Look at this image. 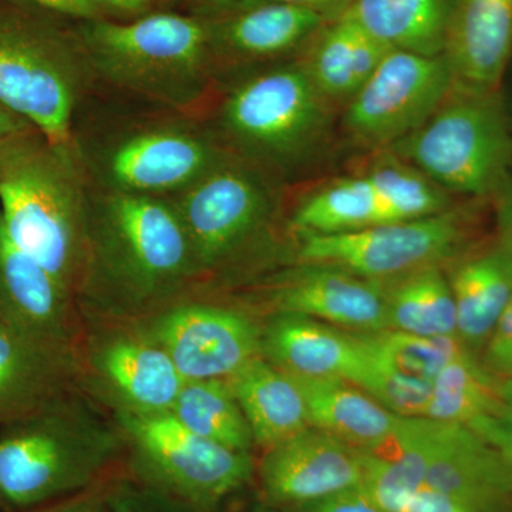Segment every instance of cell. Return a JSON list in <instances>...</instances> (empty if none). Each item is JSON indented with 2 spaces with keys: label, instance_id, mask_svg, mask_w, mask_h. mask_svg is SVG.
<instances>
[{
  "label": "cell",
  "instance_id": "8992f818",
  "mask_svg": "<svg viewBox=\"0 0 512 512\" xmlns=\"http://www.w3.org/2000/svg\"><path fill=\"white\" fill-rule=\"evenodd\" d=\"M392 147L444 191L487 197L508 184L512 138L498 90L453 86L440 109Z\"/></svg>",
  "mask_w": 512,
  "mask_h": 512
},
{
  "label": "cell",
  "instance_id": "ffe728a7",
  "mask_svg": "<svg viewBox=\"0 0 512 512\" xmlns=\"http://www.w3.org/2000/svg\"><path fill=\"white\" fill-rule=\"evenodd\" d=\"M444 57L454 86L498 90L512 57V0H454Z\"/></svg>",
  "mask_w": 512,
  "mask_h": 512
},
{
  "label": "cell",
  "instance_id": "f35d334b",
  "mask_svg": "<svg viewBox=\"0 0 512 512\" xmlns=\"http://www.w3.org/2000/svg\"><path fill=\"white\" fill-rule=\"evenodd\" d=\"M170 2L183 9L185 15L202 20H217L252 8L265 0H170Z\"/></svg>",
  "mask_w": 512,
  "mask_h": 512
},
{
  "label": "cell",
  "instance_id": "b9f144b4",
  "mask_svg": "<svg viewBox=\"0 0 512 512\" xmlns=\"http://www.w3.org/2000/svg\"><path fill=\"white\" fill-rule=\"evenodd\" d=\"M160 0H93L101 18H141L148 15Z\"/></svg>",
  "mask_w": 512,
  "mask_h": 512
},
{
  "label": "cell",
  "instance_id": "ee69618b",
  "mask_svg": "<svg viewBox=\"0 0 512 512\" xmlns=\"http://www.w3.org/2000/svg\"><path fill=\"white\" fill-rule=\"evenodd\" d=\"M498 195H500V211H498L501 232L500 247L512 259V184L510 181L503 190L498 192Z\"/></svg>",
  "mask_w": 512,
  "mask_h": 512
},
{
  "label": "cell",
  "instance_id": "3957f363",
  "mask_svg": "<svg viewBox=\"0 0 512 512\" xmlns=\"http://www.w3.org/2000/svg\"><path fill=\"white\" fill-rule=\"evenodd\" d=\"M123 433L79 394L0 427V497L20 510L90 490L119 456Z\"/></svg>",
  "mask_w": 512,
  "mask_h": 512
},
{
  "label": "cell",
  "instance_id": "5b68a950",
  "mask_svg": "<svg viewBox=\"0 0 512 512\" xmlns=\"http://www.w3.org/2000/svg\"><path fill=\"white\" fill-rule=\"evenodd\" d=\"M55 13L0 0V103L50 141L72 146L73 114L89 66Z\"/></svg>",
  "mask_w": 512,
  "mask_h": 512
},
{
  "label": "cell",
  "instance_id": "f1b7e54d",
  "mask_svg": "<svg viewBox=\"0 0 512 512\" xmlns=\"http://www.w3.org/2000/svg\"><path fill=\"white\" fill-rule=\"evenodd\" d=\"M383 285L389 329L419 336H457L456 302L439 265Z\"/></svg>",
  "mask_w": 512,
  "mask_h": 512
},
{
  "label": "cell",
  "instance_id": "d6a6232c",
  "mask_svg": "<svg viewBox=\"0 0 512 512\" xmlns=\"http://www.w3.org/2000/svg\"><path fill=\"white\" fill-rule=\"evenodd\" d=\"M359 362L349 383L360 387L390 412L400 417H424L429 404L431 383L410 379L384 365L360 339Z\"/></svg>",
  "mask_w": 512,
  "mask_h": 512
},
{
  "label": "cell",
  "instance_id": "603a6c76",
  "mask_svg": "<svg viewBox=\"0 0 512 512\" xmlns=\"http://www.w3.org/2000/svg\"><path fill=\"white\" fill-rule=\"evenodd\" d=\"M251 427L254 441L268 450L309 429L301 386L264 356L227 380Z\"/></svg>",
  "mask_w": 512,
  "mask_h": 512
},
{
  "label": "cell",
  "instance_id": "6da1fadb",
  "mask_svg": "<svg viewBox=\"0 0 512 512\" xmlns=\"http://www.w3.org/2000/svg\"><path fill=\"white\" fill-rule=\"evenodd\" d=\"M197 274L173 202L110 190L89 202V251L82 291L116 316L147 313ZM89 296V298H90Z\"/></svg>",
  "mask_w": 512,
  "mask_h": 512
},
{
  "label": "cell",
  "instance_id": "8fae6325",
  "mask_svg": "<svg viewBox=\"0 0 512 512\" xmlns=\"http://www.w3.org/2000/svg\"><path fill=\"white\" fill-rule=\"evenodd\" d=\"M197 274L228 261L268 220L271 202L262 184L237 165H215L173 201Z\"/></svg>",
  "mask_w": 512,
  "mask_h": 512
},
{
  "label": "cell",
  "instance_id": "e575fe53",
  "mask_svg": "<svg viewBox=\"0 0 512 512\" xmlns=\"http://www.w3.org/2000/svg\"><path fill=\"white\" fill-rule=\"evenodd\" d=\"M402 512H503L487 505L458 497V495L444 493L434 488L420 487L416 493L410 495L404 504Z\"/></svg>",
  "mask_w": 512,
  "mask_h": 512
},
{
  "label": "cell",
  "instance_id": "7c38bea8",
  "mask_svg": "<svg viewBox=\"0 0 512 512\" xmlns=\"http://www.w3.org/2000/svg\"><path fill=\"white\" fill-rule=\"evenodd\" d=\"M89 393L116 414L170 413L187 380L173 360L141 328L111 329L80 352Z\"/></svg>",
  "mask_w": 512,
  "mask_h": 512
},
{
  "label": "cell",
  "instance_id": "bcb514c9",
  "mask_svg": "<svg viewBox=\"0 0 512 512\" xmlns=\"http://www.w3.org/2000/svg\"><path fill=\"white\" fill-rule=\"evenodd\" d=\"M0 498H2V497H0Z\"/></svg>",
  "mask_w": 512,
  "mask_h": 512
},
{
  "label": "cell",
  "instance_id": "f6af8a7d",
  "mask_svg": "<svg viewBox=\"0 0 512 512\" xmlns=\"http://www.w3.org/2000/svg\"><path fill=\"white\" fill-rule=\"evenodd\" d=\"M30 128L35 127L18 114L13 113L5 104L0 103V144L9 140L10 137L16 136V134L30 130Z\"/></svg>",
  "mask_w": 512,
  "mask_h": 512
},
{
  "label": "cell",
  "instance_id": "7bdbcfd3",
  "mask_svg": "<svg viewBox=\"0 0 512 512\" xmlns=\"http://www.w3.org/2000/svg\"><path fill=\"white\" fill-rule=\"evenodd\" d=\"M266 2L285 3L312 12L319 13L323 18L332 22L345 15L346 10L352 5V0H266Z\"/></svg>",
  "mask_w": 512,
  "mask_h": 512
},
{
  "label": "cell",
  "instance_id": "ac0fdd59",
  "mask_svg": "<svg viewBox=\"0 0 512 512\" xmlns=\"http://www.w3.org/2000/svg\"><path fill=\"white\" fill-rule=\"evenodd\" d=\"M424 485L503 511L512 458L463 424L436 421Z\"/></svg>",
  "mask_w": 512,
  "mask_h": 512
},
{
  "label": "cell",
  "instance_id": "74e56055",
  "mask_svg": "<svg viewBox=\"0 0 512 512\" xmlns=\"http://www.w3.org/2000/svg\"><path fill=\"white\" fill-rule=\"evenodd\" d=\"M490 338L488 365L504 379L512 380V296Z\"/></svg>",
  "mask_w": 512,
  "mask_h": 512
},
{
  "label": "cell",
  "instance_id": "d4e9b609",
  "mask_svg": "<svg viewBox=\"0 0 512 512\" xmlns=\"http://www.w3.org/2000/svg\"><path fill=\"white\" fill-rule=\"evenodd\" d=\"M292 377L305 396L309 426L357 450L380 446L399 423L400 416L346 380Z\"/></svg>",
  "mask_w": 512,
  "mask_h": 512
},
{
  "label": "cell",
  "instance_id": "e0dca14e",
  "mask_svg": "<svg viewBox=\"0 0 512 512\" xmlns=\"http://www.w3.org/2000/svg\"><path fill=\"white\" fill-rule=\"evenodd\" d=\"M276 312L323 320L357 333L389 329L384 285L332 268L302 264L271 291Z\"/></svg>",
  "mask_w": 512,
  "mask_h": 512
},
{
  "label": "cell",
  "instance_id": "d590c367",
  "mask_svg": "<svg viewBox=\"0 0 512 512\" xmlns=\"http://www.w3.org/2000/svg\"><path fill=\"white\" fill-rule=\"evenodd\" d=\"M488 443L500 448L512 458V380H503V406L493 417L477 421L468 427Z\"/></svg>",
  "mask_w": 512,
  "mask_h": 512
},
{
  "label": "cell",
  "instance_id": "d6986e66",
  "mask_svg": "<svg viewBox=\"0 0 512 512\" xmlns=\"http://www.w3.org/2000/svg\"><path fill=\"white\" fill-rule=\"evenodd\" d=\"M0 311L36 335L80 349L73 296L10 238L2 218Z\"/></svg>",
  "mask_w": 512,
  "mask_h": 512
},
{
  "label": "cell",
  "instance_id": "52a82bcc",
  "mask_svg": "<svg viewBox=\"0 0 512 512\" xmlns=\"http://www.w3.org/2000/svg\"><path fill=\"white\" fill-rule=\"evenodd\" d=\"M116 424L138 476L151 490L178 503L212 507L252 476L249 451L202 439L173 414H116Z\"/></svg>",
  "mask_w": 512,
  "mask_h": 512
},
{
  "label": "cell",
  "instance_id": "2e32d148",
  "mask_svg": "<svg viewBox=\"0 0 512 512\" xmlns=\"http://www.w3.org/2000/svg\"><path fill=\"white\" fill-rule=\"evenodd\" d=\"M366 467L362 450L309 427L266 450L261 481L272 503L298 507L362 485Z\"/></svg>",
  "mask_w": 512,
  "mask_h": 512
},
{
  "label": "cell",
  "instance_id": "8d00e7d4",
  "mask_svg": "<svg viewBox=\"0 0 512 512\" xmlns=\"http://www.w3.org/2000/svg\"><path fill=\"white\" fill-rule=\"evenodd\" d=\"M295 508L296 512H384L363 485L339 491Z\"/></svg>",
  "mask_w": 512,
  "mask_h": 512
},
{
  "label": "cell",
  "instance_id": "9c48e42d",
  "mask_svg": "<svg viewBox=\"0 0 512 512\" xmlns=\"http://www.w3.org/2000/svg\"><path fill=\"white\" fill-rule=\"evenodd\" d=\"M453 86L446 57L392 49L350 99L343 124L360 146L392 147L419 130Z\"/></svg>",
  "mask_w": 512,
  "mask_h": 512
},
{
  "label": "cell",
  "instance_id": "cb8c5ba5",
  "mask_svg": "<svg viewBox=\"0 0 512 512\" xmlns=\"http://www.w3.org/2000/svg\"><path fill=\"white\" fill-rule=\"evenodd\" d=\"M311 42L302 67L326 100L352 99L392 50L346 13L323 26Z\"/></svg>",
  "mask_w": 512,
  "mask_h": 512
},
{
  "label": "cell",
  "instance_id": "4fadbf2b",
  "mask_svg": "<svg viewBox=\"0 0 512 512\" xmlns=\"http://www.w3.org/2000/svg\"><path fill=\"white\" fill-rule=\"evenodd\" d=\"M141 330L185 380H228L262 356V330L244 313L221 306H175Z\"/></svg>",
  "mask_w": 512,
  "mask_h": 512
},
{
  "label": "cell",
  "instance_id": "ab89813d",
  "mask_svg": "<svg viewBox=\"0 0 512 512\" xmlns=\"http://www.w3.org/2000/svg\"><path fill=\"white\" fill-rule=\"evenodd\" d=\"M23 512H110V507L107 495L100 490H87Z\"/></svg>",
  "mask_w": 512,
  "mask_h": 512
},
{
  "label": "cell",
  "instance_id": "484cf974",
  "mask_svg": "<svg viewBox=\"0 0 512 512\" xmlns=\"http://www.w3.org/2000/svg\"><path fill=\"white\" fill-rule=\"evenodd\" d=\"M394 222L404 221L389 194L363 173L333 181L306 197L293 212L291 227L299 235H328Z\"/></svg>",
  "mask_w": 512,
  "mask_h": 512
},
{
  "label": "cell",
  "instance_id": "83f0119b",
  "mask_svg": "<svg viewBox=\"0 0 512 512\" xmlns=\"http://www.w3.org/2000/svg\"><path fill=\"white\" fill-rule=\"evenodd\" d=\"M461 342L490 338L512 296V259L503 248L474 256L454 269L450 281Z\"/></svg>",
  "mask_w": 512,
  "mask_h": 512
},
{
  "label": "cell",
  "instance_id": "7a4b0ae2",
  "mask_svg": "<svg viewBox=\"0 0 512 512\" xmlns=\"http://www.w3.org/2000/svg\"><path fill=\"white\" fill-rule=\"evenodd\" d=\"M0 218L10 238L70 295H79L89 251V201L74 147L36 128L0 144Z\"/></svg>",
  "mask_w": 512,
  "mask_h": 512
},
{
  "label": "cell",
  "instance_id": "60d3db41",
  "mask_svg": "<svg viewBox=\"0 0 512 512\" xmlns=\"http://www.w3.org/2000/svg\"><path fill=\"white\" fill-rule=\"evenodd\" d=\"M6 2L25 3L55 15L69 16L82 22L101 18L93 0H6Z\"/></svg>",
  "mask_w": 512,
  "mask_h": 512
},
{
  "label": "cell",
  "instance_id": "44dd1931",
  "mask_svg": "<svg viewBox=\"0 0 512 512\" xmlns=\"http://www.w3.org/2000/svg\"><path fill=\"white\" fill-rule=\"evenodd\" d=\"M262 356L291 376L350 382L360 342L355 333L340 332L319 320L276 313L262 332Z\"/></svg>",
  "mask_w": 512,
  "mask_h": 512
},
{
  "label": "cell",
  "instance_id": "4dcf8cb0",
  "mask_svg": "<svg viewBox=\"0 0 512 512\" xmlns=\"http://www.w3.org/2000/svg\"><path fill=\"white\" fill-rule=\"evenodd\" d=\"M170 414L202 439L238 451L254 446L251 427L227 380H187Z\"/></svg>",
  "mask_w": 512,
  "mask_h": 512
},
{
  "label": "cell",
  "instance_id": "f546056e",
  "mask_svg": "<svg viewBox=\"0 0 512 512\" xmlns=\"http://www.w3.org/2000/svg\"><path fill=\"white\" fill-rule=\"evenodd\" d=\"M503 406V380L494 379L464 350L431 383L424 417L471 427Z\"/></svg>",
  "mask_w": 512,
  "mask_h": 512
},
{
  "label": "cell",
  "instance_id": "5bb4252c",
  "mask_svg": "<svg viewBox=\"0 0 512 512\" xmlns=\"http://www.w3.org/2000/svg\"><path fill=\"white\" fill-rule=\"evenodd\" d=\"M80 349L30 332L0 311V427L80 387Z\"/></svg>",
  "mask_w": 512,
  "mask_h": 512
},
{
  "label": "cell",
  "instance_id": "7402d4cb",
  "mask_svg": "<svg viewBox=\"0 0 512 512\" xmlns=\"http://www.w3.org/2000/svg\"><path fill=\"white\" fill-rule=\"evenodd\" d=\"M207 22L215 55L265 59L311 42L329 20L312 10L265 0L227 18Z\"/></svg>",
  "mask_w": 512,
  "mask_h": 512
},
{
  "label": "cell",
  "instance_id": "4316f807",
  "mask_svg": "<svg viewBox=\"0 0 512 512\" xmlns=\"http://www.w3.org/2000/svg\"><path fill=\"white\" fill-rule=\"evenodd\" d=\"M454 0H352L346 15L390 49L444 56Z\"/></svg>",
  "mask_w": 512,
  "mask_h": 512
},
{
  "label": "cell",
  "instance_id": "ba28073f",
  "mask_svg": "<svg viewBox=\"0 0 512 512\" xmlns=\"http://www.w3.org/2000/svg\"><path fill=\"white\" fill-rule=\"evenodd\" d=\"M466 221L464 212L448 208L419 220L355 232L301 235L299 261L386 284L453 255L466 235Z\"/></svg>",
  "mask_w": 512,
  "mask_h": 512
},
{
  "label": "cell",
  "instance_id": "836d02e7",
  "mask_svg": "<svg viewBox=\"0 0 512 512\" xmlns=\"http://www.w3.org/2000/svg\"><path fill=\"white\" fill-rule=\"evenodd\" d=\"M110 512H184L185 505L156 491H137L121 485L107 495Z\"/></svg>",
  "mask_w": 512,
  "mask_h": 512
},
{
  "label": "cell",
  "instance_id": "277c9868",
  "mask_svg": "<svg viewBox=\"0 0 512 512\" xmlns=\"http://www.w3.org/2000/svg\"><path fill=\"white\" fill-rule=\"evenodd\" d=\"M77 39L92 69L111 83L168 106L194 103L212 57L207 20L185 13H148L128 22L84 20Z\"/></svg>",
  "mask_w": 512,
  "mask_h": 512
},
{
  "label": "cell",
  "instance_id": "1f68e13d",
  "mask_svg": "<svg viewBox=\"0 0 512 512\" xmlns=\"http://www.w3.org/2000/svg\"><path fill=\"white\" fill-rule=\"evenodd\" d=\"M357 335L384 365L427 383L466 350L457 336H419L393 329Z\"/></svg>",
  "mask_w": 512,
  "mask_h": 512
},
{
  "label": "cell",
  "instance_id": "9a60e30c",
  "mask_svg": "<svg viewBox=\"0 0 512 512\" xmlns=\"http://www.w3.org/2000/svg\"><path fill=\"white\" fill-rule=\"evenodd\" d=\"M204 137L183 128H151L119 141L104 160L110 190L161 197L180 194L221 163Z\"/></svg>",
  "mask_w": 512,
  "mask_h": 512
},
{
  "label": "cell",
  "instance_id": "30bf717a",
  "mask_svg": "<svg viewBox=\"0 0 512 512\" xmlns=\"http://www.w3.org/2000/svg\"><path fill=\"white\" fill-rule=\"evenodd\" d=\"M325 97L302 66L282 67L239 84L222 109L228 133L271 160L299 156L325 128Z\"/></svg>",
  "mask_w": 512,
  "mask_h": 512
}]
</instances>
